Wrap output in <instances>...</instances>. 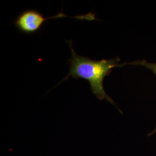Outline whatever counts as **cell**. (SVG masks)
Here are the masks:
<instances>
[{
  "instance_id": "1",
  "label": "cell",
  "mask_w": 156,
  "mask_h": 156,
  "mask_svg": "<svg viewBox=\"0 0 156 156\" xmlns=\"http://www.w3.org/2000/svg\"><path fill=\"white\" fill-rule=\"evenodd\" d=\"M66 42L71 51V57L68 60L70 64L69 72L58 85L71 76L76 79H83L89 83L92 93L97 98L100 100H105L116 105L113 100L106 94L103 82L105 77L111 73L113 68L124 67L126 63H120L121 60L119 57L95 60L79 56L73 48L72 40L66 41Z\"/></svg>"
},
{
  "instance_id": "2",
  "label": "cell",
  "mask_w": 156,
  "mask_h": 156,
  "mask_svg": "<svg viewBox=\"0 0 156 156\" xmlns=\"http://www.w3.org/2000/svg\"><path fill=\"white\" fill-rule=\"evenodd\" d=\"M71 17L80 20H98L94 13L90 12L86 15L68 16L60 12L54 16L45 17L41 13L35 9H27L21 12L14 21V24L19 31L24 34H33L40 30L47 20Z\"/></svg>"
},
{
  "instance_id": "3",
  "label": "cell",
  "mask_w": 156,
  "mask_h": 156,
  "mask_svg": "<svg viewBox=\"0 0 156 156\" xmlns=\"http://www.w3.org/2000/svg\"><path fill=\"white\" fill-rule=\"evenodd\" d=\"M127 65L142 66L150 69L152 73L156 75V62H150L146 61L145 60H138L134 62H127Z\"/></svg>"
},
{
  "instance_id": "4",
  "label": "cell",
  "mask_w": 156,
  "mask_h": 156,
  "mask_svg": "<svg viewBox=\"0 0 156 156\" xmlns=\"http://www.w3.org/2000/svg\"><path fill=\"white\" fill-rule=\"evenodd\" d=\"M155 133H156V128H154V130L153 131H152L150 133H149V135H153V134H155Z\"/></svg>"
}]
</instances>
